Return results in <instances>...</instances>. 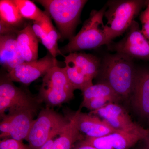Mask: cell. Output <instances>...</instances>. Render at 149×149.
<instances>
[{"label": "cell", "mask_w": 149, "mask_h": 149, "mask_svg": "<svg viewBox=\"0 0 149 149\" xmlns=\"http://www.w3.org/2000/svg\"><path fill=\"white\" fill-rule=\"evenodd\" d=\"M64 56L72 61L77 69L89 79L93 80L98 74L101 64L95 56L76 52Z\"/></svg>", "instance_id": "18"}, {"label": "cell", "mask_w": 149, "mask_h": 149, "mask_svg": "<svg viewBox=\"0 0 149 149\" xmlns=\"http://www.w3.org/2000/svg\"><path fill=\"white\" fill-rule=\"evenodd\" d=\"M148 5H149V2H148Z\"/></svg>", "instance_id": "30"}, {"label": "cell", "mask_w": 149, "mask_h": 149, "mask_svg": "<svg viewBox=\"0 0 149 149\" xmlns=\"http://www.w3.org/2000/svg\"><path fill=\"white\" fill-rule=\"evenodd\" d=\"M45 12V15L41 21L33 22L32 29L38 40L56 58L59 54L62 55L58 45L60 37L51 21L50 17Z\"/></svg>", "instance_id": "14"}, {"label": "cell", "mask_w": 149, "mask_h": 149, "mask_svg": "<svg viewBox=\"0 0 149 149\" xmlns=\"http://www.w3.org/2000/svg\"><path fill=\"white\" fill-rule=\"evenodd\" d=\"M125 37L109 48L117 53L130 57L149 59V42L140 29L139 24L134 20L126 31Z\"/></svg>", "instance_id": "9"}, {"label": "cell", "mask_w": 149, "mask_h": 149, "mask_svg": "<svg viewBox=\"0 0 149 149\" xmlns=\"http://www.w3.org/2000/svg\"><path fill=\"white\" fill-rule=\"evenodd\" d=\"M83 102L96 98L107 97L111 99L115 103L121 98L109 85L104 83L92 85L83 91Z\"/></svg>", "instance_id": "22"}, {"label": "cell", "mask_w": 149, "mask_h": 149, "mask_svg": "<svg viewBox=\"0 0 149 149\" xmlns=\"http://www.w3.org/2000/svg\"><path fill=\"white\" fill-rule=\"evenodd\" d=\"M20 14L24 19L34 21H41L46 12L41 10L35 3L29 0H13Z\"/></svg>", "instance_id": "23"}, {"label": "cell", "mask_w": 149, "mask_h": 149, "mask_svg": "<svg viewBox=\"0 0 149 149\" xmlns=\"http://www.w3.org/2000/svg\"><path fill=\"white\" fill-rule=\"evenodd\" d=\"M45 11L55 22L60 39L70 40L80 22V15L86 0H39Z\"/></svg>", "instance_id": "3"}, {"label": "cell", "mask_w": 149, "mask_h": 149, "mask_svg": "<svg viewBox=\"0 0 149 149\" xmlns=\"http://www.w3.org/2000/svg\"><path fill=\"white\" fill-rule=\"evenodd\" d=\"M33 110L20 111L8 113L2 118L0 123V137L18 141L26 140L34 122Z\"/></svg>", "instance_id": "10"}, {"label": "cell", "mask_w": 149, "mask_h": 149, "mask_svg": "<svg viewBox=\"0 0 149 149\" xmlns=\"http://www.w3.org/2000/svg\"><path fill=\"white\" fill-rule=\"evenodd\" d=\"M140 19L142 24V33L149 42V5L141 13Z\"/></svg>", "instance_id": "26"}, {"label": "cell", "mask_w": 149, "mask_h": 149, "mask_svg": "<svg viewBox=\"0 0 149 149\" xmlns=\"http://www.w3.org/2000/svg\"><path fill=\"white\" fill-rule=\"evenodd\" d=\"M17 42L19 51L24 62L38 60L39 40L32 29V25L27 24L19 31Z\"/></svg>", "instance_id": "17"}, {"label": "cell", "mask_w": 149, "mask_h": 149, "mask_svg": "<svg viewBox=\"0 0 149 149\" xmlns=\"http://www.w3.org/2000/svg\"><path fill=\"white\" fill-rule=\"evenodd\" d=\"M56 66H58L57 60L49 53L35 61L24 62L8 72L7 75L13 82L28 85Z\"/></svg>", "instance_id": "11"}, {"label": "cell", "mask_w": 149, "mask_h": 149, "mask_svg": "<svg viewBox=\"0 0 149 149\" xmlns=\"http://www.w3.org/2000/svg\"><path fill=\"white\" fill-rule=\"evenodd\" d=\"M81 109L72 115L77 129L85 137L100 138L118 131L105 120L95 115L82 112Z\"/></svg>", "instance_id": "13"}, {"label": "cell", "mask_w": 149, "mask_h": 149, "mask_svg": "<svg viewBox=\"0 0 149 149\" xmlns=\"http://www.w3.org/2000/svg\"><path fill=\"white\" fill-rule=\"evenodd\" d=\"M111 103L115 102L113 100L109 98H96L88 101L82 102L81 106L93 111L100 109Z\"/></svg>", "instance_id": "24"}, {"label": "cell", "mask_w": 149, "mask_h": 149, "mask_svg": "<svg viewBox=\"0 0 149 149\" xmlns=\"http://www.w3.org/2000/svg\"><path fill=\"white\" fill-rule=\"evenodd\" d=\"M107 8L105 6L100 10H94L91 11L79 32L67 45L60 49L62 54L93 49L103 45H109L103 22Z\"/></svg>", "instance_id": "2"}, {"label": "cell", "mask_w": 149, "mask_h": 149, "mask_svg": "<svg viewBox=\"0 0 149 149\" xmlns=\"http://www.w3.org/2000/svg\"><path fill=\"white\" fill-rule=\"evenodd\" d=\"M146 1L141 0L109 1L104 13L106 32L109 43L122 35L130 27Z\"/></svg>", "instance_id": "4"}, {"label": "cell", "mask_w": 149, "mask_h": 149, "mask_svg": "<svg viewBox=\"0 0 149 149\" xmlns=\"http://www.w3.org/2000/svg\"><path fill=\"white\" fill-rule=\"evenodd\" d=\"M105 82L121 97L133 93L137 71L132 58L123 54L107 55L102 64Z\"/></svg>", "instance_id": "1"}, {"label": "cell", "mask_w": 149, "mask_h": 149, "mask_svg": "<svg viewBox=\"0 0 149 149\" xmlns=\"http://www.w3.org/2000/svg\"><path fill=\"white\" fill-rule=\"evenodd\" d=\"M143 140L145 141V143H146V149H149V133L148 136Z\"/></svg>", "instance_id": "29"}, {"label": "cell", "mask_w": 149, "mask_h": 149, "mask_svg": "<svg viewBox=\"0 0 149 149\" xmlns=\"http://www.w3.org/2000/svg\"><path fill=\"white\" fill-rule=\"evenodd\" d=\"M74 91L64 68L56 66L44 75L38 98L47 107L58 106L72 100Z\"/></svg>", "instance_id": "5"}, {"label": "cell", "mask_w": 149, "mask_h": 149, "mask_svg": "<svg viewBox=\"0 0 149 149\" xmlns=\"http://www.w3.org/2000/svg\"><path fill=\"white\" fill-rule=\"evenodd\" d=\"M69 122V118L63 117L49 107L42 109L26 140L30 149H39L50 139L59 136Z\"/></svg>", "instance_id": "6"}, {"label": "cell", "mask_w": 149, "mask_h": 149, "mask_svg": "<svg viewBox=\"0 0 149 149\" xmlns=\"http://www.w3.org/2000/svg\"><path fill=\"white\" fill-rule=\"evenodd\" d=\"M134 106L142 115L149 117V70L137 71L133 91Z\"/></svg>", "instance_id": "16"}, {"label": "cell", "mask_w": 149, "mask_h": 149, "mask_svg": "<svg viewBox=\"0 0 149 149\" xmlns=\"http://www.w3.org/2000/svg\"><path fill=\"white\" fill-rule=\"evenodd\" d=\"M65 66V70L67 76L74 90H79L83 92L89 87L93 85V80L85 76L77 69L76 67L64 56Z\"/></svg>", "instance_id": "21"}, {"label": "cell", "mask_w": 149, "mask_h": 149, "mask_svg": "<svg viewBox=\"0 0 149 149\" xmlns=\"http://www.w3.org/2000/svg\"><path fill=\"white\" fill-rule=\"evenodd\" d=\"M42 103L38 98L33 97L28 93L18 88L6 76L1 77L0 82V117L8 113L23 110L37 111Z\"/></svg>", "instance_id": "7"}, {"label": "cell", "mask_w": 149, "mask_h": 149, "mask_svg": "<svg viewBox=\"0 0 149 149\" xmlns=\"http://www.w3.org/2000/svg\"><path fill=\"white\" fill-rule=\"evenodd\" d=\"M90 113L102 118L118 131L136 133L145 138L149 134L148 129H145L133 122L125 109L115 103L108 104Z\"/></svg>", "instance_id": "8"}, {"label": "cell", "mask_w": 149, "mask_h": 149, "mask_svg": "<svg viewBox=\"0 0 149 149\" xmlns=\"http://www.w3.org/2000/svg\"><path fill=\"white\" fill-rule=\"evenodd\" d=\"M145 137L136 133L117 131L97 138L85 137L79 144L88 145L97 149H128Z\"/></svg>", "instance_id": "12"}, {"label": "cell", "mask_w": 149, "mask_h": 149, "mask_svg": "<svg viewBox=\"0 0 149 149\" xmlns=\"http://www.w3.org/2000/svg\"><path fill=\"white\" fill-rule=\"evenodd\" d=\"M74 149H97L96 148H94L91 146H88V145H83V144H78V146H77Z\"/></svg>", "instance_id": "28"}, {"label": "cell", "mask_w": 149, "mask_h": 149, "mask_svg": "<svg viewBox=\"0 0 149 149\" xmlns=\"http://www.w3.org/2000/svg\"><path fill=\"white\" fill-rule=\"evenodd\" d=\"M24 19L13 0L0 1V21L18 29Z\"/></svg>", "instance_id": "20"}, {"label": "cell", "mask_w": 149, "mask_h": 149, "mask_svg": "<svg viewBox=\"0 0 149 149\" xmlns=\"http://www.w3.org/2000/svg\"><path fill=\"white\" fill-rule=\"evenodd\" d=\"M17 34L0 35V63L8 72L24 62L17 47Z\"/></svg>", "instance_id": "15"}, {"label": "cell", "mask_w": 149, "mask_h": 149, "mask_svg": "<svg viewBox=\"0 0 149 149\" xmlns=\"http://www.w3.org/2000/svg\"><path fill=\"white\" fill-rule=\"evenodd\" d=\"M0 149H30L29 146L22 141L12 139H3L0 143Z\"/></svg>", "instance_id": "25"}, {"label": "cell", "mask_w": 149, "mask_h": 149, "mask_svg": "<svg viewBox=\"0 0 149 149\" xmlns=\"http://www.w3.org/2000/svg\"><path fill=\"white\" fill-rule=\"evenodd\" d=\"M68 118L69 123L55 140L52 149H72L75 142L84 139L75 125L73 115Z\"/></svg>", "instance_id": "19"}, {"label": "cell", "mask_w": 149, "mask_h": 149, "mask_svg": "<svg viewBox=\"0 0 149 149\" xmlns=\"http://www.w3.org/2000/svg\"><path fill=\"white\" fill-rule=\"evenodd\" d=\"M55 138L50 139L39 149H52L55 140Z\"/></svg>", "instance_id": "27"}]
</instances>
